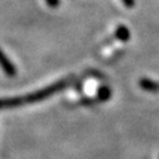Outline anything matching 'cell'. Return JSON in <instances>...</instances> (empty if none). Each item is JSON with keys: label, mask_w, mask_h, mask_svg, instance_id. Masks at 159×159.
<instances>
[{"label": "cell", "mask_w": 159, "mask_h": 159, "mask_svg": "<svg viewBox=\"0 0 159 159\" xmlns=\"http://www.w3.org/2000/svg\"><path fill=\"white\" fill-rule=\"evenodd\" d=\"M72 78L68 77L65 79L58 80L57 83L52 84L40 89L38 91L32 92L26 96H17V97H7V98H0V110H5V108H13V107H20V106H26L31 104H35L45 100L50 97L57 94L58 92L63 91L71 84Z\"/></svg>", "instance_id": "1"}, {"label": "cell", "mask_w": 159, "mask_h": 159, "mask_svg": "<svg viewBox=\"0 0 159 159\" xmlns=\"http://www.w3.org/2000/svg\"><path fill=\"white\" fill-rule=\"evenodd\" d=\"M0 67L2 68L5 74L10 78H14L17 75V67L1 50H0Z\"/></svg>", "instance_id": "2"}, {"label": "cell", "mask_w": 159, "mask_h": 159, "mask_svg": "<svg viewBox=\"0 0 159 159\" xmlns=\"http://www.w3.org/2000/svg\"><path fill=\"white\" fill-rule=\"evenodd\" d=\"M140 87H142L143 90H145V91H148V92H158L159 91V83L157 81H153V80L151 79H142L140 80Z\"/></svg>", "instance_id": "3"}, {"label": "cell", "mask_w": 159, "mask_h": 159, "mask_svg": "<svg viewBox=\"0 0 159 159\" xmlns=\"http://www.w3.org/2000/svg\"><path fill=\"white\" fill-rule=\"evenodd\" d=\"M116 37L120 41H127L130 39V31H129L127 27L121 25V26H119L118 29L116 30Z\"/></svg>", "instance_id": "4"}, {"label": "cell", "mask_w": 159, "mask_h": 159, "mask_svg": "<svg viewBox=\"0 0 159 159\" xmlns=\"http://www.w3.org/2000/svg\"><path fill=\"white\" fill-rule=\"evenodd\" d=\"M98 99L100 100V102H105V100H107L111 98V89L107 87V86H102L99 90H98Z\"/></svg>", "instance_id": "5"}, {"label": "cell", "mask_w": 159, "mask_h": 159, "mask_svg": "<svg viewBox=\"0 0 159 159\" xmlns=\"http://www.w3.org/2000/svg\"><path fill=\"white\" fill-rule=\"evenodd\" d=\"M121 1L126 7H133L134 5V0H121Z\"/></svg>", "instance_id": "6"}]
</instances>
